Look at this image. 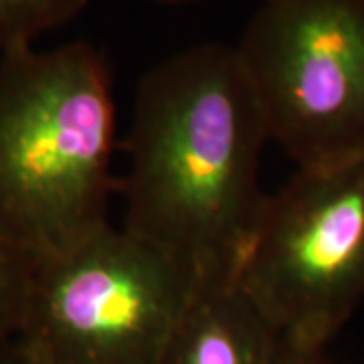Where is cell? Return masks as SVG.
I'll list each match as a JSON object with an SVG mask.
<instances>
[{"label":"cell","instance_id":"cell-4","mask_svg":"<svg viewBox=\"0 0 364 364\" xmlns=\"http://www.w3.org/2000/svg\"><path fill=\"white\" fill-rule=\"evenodd\" d=\"M233 275L282 338L326 348L364 301V160L265 195Z\"/></svg>","mask_w":364,"mask_h":364},{"label":"cell","instance_id":"cell-5","mask_svg":"<svg viewBox=\"0 0 364 364\" xmlns=\"http://www.w3.org/2000/svg\"><path fill=\"white\" fill-rule=\"evenodd\" d=\"M235 49L299 170L364 160V0H261Z\"/></svg>","mask_w":364,"mask_h":364},{"label":"cell","instance_id":"cell-10","mask_svg":"<svg viewBox=\"0 0 364 364\" xmlns=\"http://www.w3.org/2000/svg\"><path fill=\"white\" fill-rule=\"evenodd\" d=\"M0 364H31L23 350L18 348L16 340L9 338L0 342Z\"/></svg>","mask_w":364,"mask_h":364},{"label":"cell","instance_id":"cell-7","mask_svg":"<svg viewBox=\"0 0 364 364\" xmlns=\"http://www.w3.org/2000/svg\"><path fill=\"white\" fill-rule=\"evenodd\" d=\"M90 0H0V53L33 45L43 33L73 21Z\"/></svg>","mask_w":364,"mask_h":364},{"label":"cell","instance_id":"cell-3","mask_svg":"<svg viewBox=\"0 0 364 364\" xmlns=\"http://www.w3.org/2000/svg\"><path fill=\"white\" fill-rule=\"evenodd\" d=\"M203 273L105 225L37 261L16 344L31 364H160Z\"/></svg>","mask_w":364,"mask_h":364},{"label":"cell","instance_id":"cell-8","mask_svg":"<svg viewBox=\"0 0 364 364\" xmlns=\"http://www.w3.org/2000/svg\"><path fill=\"white\" fill-rule=\"evenodd\" d=\"M35 267V257L0 239V342L21 328Z\"/></svg>","mask_w":364,"mask_h":364},{"label":"cell","instance_id":"cell-9","mask_svg":"<svg viewBox=\"0 0 364 364\" xmlns=\"http://www.w3.org/2000/svg\"><path fill=\"white\" fill-rule=\"evenodd\" d=\"M273 364H328L326 348H312L287 338H279Z\"/></svg>","mask_w":364,"mask_h":364},{"label":"cell","instance_id":"cell-1","mask_svg":"<svg viewBox=\"0 0 364 364\" xmlns=\"http://www.w3.org/2000/svg\"><path fill=\"white\" fill-rule=\"evenodd\" d=\"M265 117L235 47L172 55L138 85L122 227L203 275L233 273L265 200Z\"/></svg>","mask_w":364,"mask_h":364},{"label":"cell","instance_id":"cell-6","mask_svg":"<svg viewBox=\"0 0 364 364\" xmlns=\"http://www.w3.org/2000/svg\"><path fill=\"white\" fill-rule=\"evenodd\" d=\"M279 332L235 279L203 275L160 364H273Z\"/></svg>","mask_w":364,"mask_h":364},{"label":"cell","instance_id":"cell-2","mask_svg":"<svg viewBox=\"0 0 364 364\" xmlns=\"http://www.w3.org/2000/svg\"><path fill=\"white\" fill-rule=\"evenodd\" d=\"M116 100L85 41L0 57V239L35 259L109 225Z\"/></svg>","mask_w":364,"mask_h":364},{"label":"cell","instance_id":"cell-11","mask_svg":"<svg viewBox=\"0 0 364 364\" xmlns=\"http://www.w3.org/2000/svg\"><path fill=\"white\" fill-rule=\"evenodd\" d=\"M156 2H166V4H181V2H195V0H156Z\"/></svg>","mask_w":364,"mask_h":364}]
</instances>
